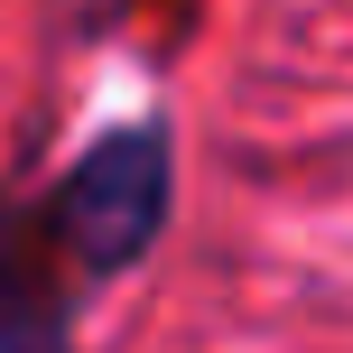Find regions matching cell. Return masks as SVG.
<instances>
[{
	"label": "cell",
	"mask_w": 353,
	"mask_h": 353,
	"mask_svg": "<svg viewBox=\"0 0 353 353\" xmlns=\"http://www.w3.org/2000/svg\"><path fill=\"white\" fill-rule=\"evenodd\" d=\"M56 223H65L74 261L84 270H121L159 242L168 223V130L140 121V130H112V140L84 149V168L65 176L56 195Z\"/></svg>",
	"instance_id": "obj_1"
}]
</instances>
